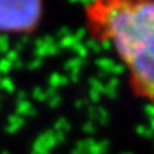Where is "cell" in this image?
I'll return each instance as SVG.
<instances>
[{"mask_svg":"<svg viewBox=\"0 0 154 154\" xmlns=\"http://www.w3.org/2000/svg\"><path fill=\"white\" fill-rule=\"evenodd\" d=\"M84 22L125 65L133 92L154 106V0H89Z\"/></svg>","mask_w":154,"mask_h":154,"instance_id":"obj_1","label":"cell"},{"mask_svg":"<svg viewBox=\"0 0 154 154\" xmlns=\"http://www.w3.org/2000/svg\"><path fill=\"white\" fill-rule=\"evenodd\" d=\"M43 16V0H0V32L30 34Z\"/></svg>","mask_w":154,"mask_h":154,"instance_id":"obj_2","label":"cell"}]
</instances>
